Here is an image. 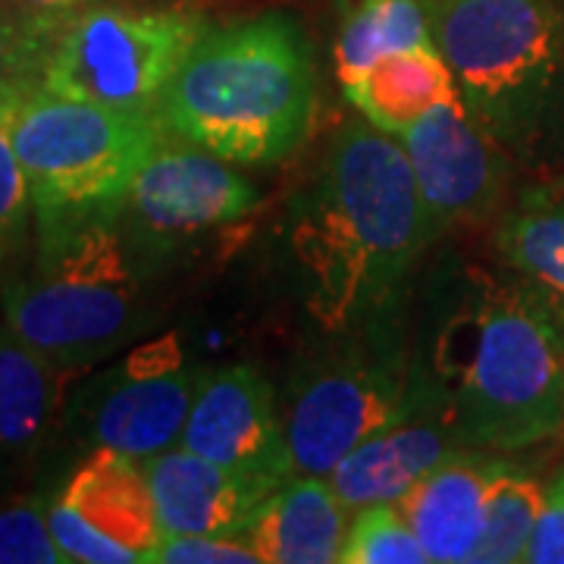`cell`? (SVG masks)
Listing matches in <instances>:
<instances>
[{"label":"cell","mask_w":564,"mask_h":564,"mask_svg":"<svg viewBox=\"0 0 564 564\" xmlns=\"http://www.w3.org/2000/svg\"><path fill=\"white\" fill-rule=\"evenodd\" d=\"M524 562L530 564H564V464L543 489V508L530 536Z\"/></svg>","instance_id":"obj_28"},{"label":"cell","mask_w":564,"mask_h":564,"mask_svg":"<svg viewBox=\"0 0 564 564\" xmlns=\"http://www.w3.org/2000/svg\"><path fill=\"white\" fill-rule=\"evenodd\" d=\"M282 248L304 314L323 336L402 321L411 273L430 248L402 141L367 120L343 122L289 202Z\"/></svg>","instance_id":"obj_1"},{"label":"cell","mask_w":564,"mask_h":564,"mask_svg":"<svg viewBox=\"0 0 564 564\" xmlns=\"http://www.w3.org/2000/svg\"><path fill=\"white\" fill-rule=\"evenodd\" d=\"M10 113H13V107L0 110V258L20 239L25 214L32 207L29 180H25V170L17 158L13 135H10Z\"/></svg>","instance_id":"obj_26"},{"label":"cell","mask_w":564,"mask_h":564,"mask_svg":"<svg viewBox=\"0 0 564 564\" xmlns=\"http://www.w3.org/2000/svg\"><path fill=\"white\" fill-rule=\"evenodd\" d=\"M0 564H69L39 502L0 511Z\"/></svg>","instance_id":"obj_25"},{"label":"cell","mask_w":564,"mask_h":564,"mask_svg":"<svg viewBox=\"0 0 564 564\" xmlns=\"http://www.w3.org/2000/svg\"><path fill=\"white\" fill-rule=\"evenodd\" d=\"M204 377L185 361L176 336L141 345L95 386L85 421L88 443L135 462L180 445Z\"/></svg>","instance_id":"obj_11"},{"label":"cell","mask_w":564,"mask_h":564,"mask_svg":"<svg viewBox=\"0 0 564 564\" xmlns=\"http://www.w3.org/2000/svg\"><path fill=\"white\" fill-rule=\"evenodd\" d=\"M496 470V455L462 448L430 474H423L399 499V508L414 527L433 564L470 562L480 540L486 492Z\"/></svg>","instance_id":"obj_16"},{"label":"cell","mask_w":564,"mask_h":564,"mask_svg":"<svg viewBox=\"0 0 564 564\" xmlns=\"http://www.w3.org/2000/svg\"><path fill=\"white\" fill-rule=\"evenodd\" d=\"M154 496L161 533H198V536H242L254 511L280 486L236 474L173 445L141 462Z\"/></svg>","instance_id":"obj_15"},{"label":"cell","mask_w":564,"mask_h":564,"mask_svg":"<svg viewBox=\"0 0 564 564\" xmlns=\"http://www.w3.org/2000/svg\"><path fill=\"white\" fill-rule=\"evenodd\" d=\"M433 389V370L404 355L402 321L326 336L295 367L282 402L295 477H329L355 445L402 421Z\"/></svg>","instance_id":"obj_7"},{"label":"cell","mask_w":564,"mask_h":564,"mask_svg":"<svg viewBox=\"0 0 564 564\" xmlns=\"http://www.w3.org/2000/svg\"><path fill=\"white\" fill-rule=\"evenodd\" d=\"M10 135L29 180L39 236H54L120 214L122 195L161 144L163 126L154 113L110 110L35 88L13 104Z\"/></svg>","instance_id":"obj_6"},{"label":"cell","mask_w":564,"mask_h":564,"mask_svg":"<svg viewBox=\"0 0 564 564\" xmlns=\"http://www.w3.org/2000/svg\"><path fill=\"white\" fill-rule=\"evenodd\" d=\"M51 51V17H39L17 3L0 7V110L41 88Z\"/></svg>","instance_id":"obj_23"},{"label":"cell","mask_w":564,"mask_h":564,"mask_svg":"<svg viewBox=\"0 0 564 564\" xmlns=\"http://www.w3.org/2000/svg\"><path fill=\"white\" fill-rule=\"evenodd\" d=\"M345 564H426L430 555L408 524L399 502L367 505L355 511L343 545Z\"/></svg>","instance_id":"obj_24"},{"label":"cell","mask_w":564,"mask_h":564,"mask_svg":"<svg viewBox=\"0 0 564 564\" xmlns=\"http://www.w3.org/2000/svg\"><path fill=\"white\" fill-rule=\"evenodd\" d=\"M207 25L195 10L144 0H104L51 17L41 88L110 110L154 113Z\"/></svg>","instance_id":"obj_8"},{"label":"cell","mask_w":564,"mask_h":564,"mask_svg":"<svg viewBox=\"0 0 564 564\" xmlns=\"http://www.w3.org/2000/svg\"><path fill=\"white\" fill-rule=\"evenodd\" d=\"M436 47L430 0H345L336 35V76L351 88L386 57Z\"/></svg>","instance_id":"obj_20"},{"label":"cell","mask_w":564,"mask_h":564,"mask_svg":"<svg viewBox=\"0 0 564 564\" xmlns=\"http://www.w3.org/2000/svg\"><path fill=\"white\" fill-rule=\"evenodd\" d=\"M555 3H558V7H562V10H564V0H555Z\"/></svg>","instance_id":"obj_31"},{"label":"cell","mask_w":564,"mask_h":564,"mask_svg":"<svg viewBox=\"0 0 564 564\" xmlns=\"http://www.w3.org/2000/svg\"><path fill=\"white\" fill-rule=\"evenodd\" d=\"M154 117L166 135L232 163H282L317 120V63L302 22L285 13L207 25Z\"/></svg>","instance_id":"obj_2"},{"label":"cell","mask_w":564,"mask_h":564,"mask_svg":"<svg viewBox=\"0 0 564 564\" xmlns=\"http://www.w3.org/2000/svg\"><path fill=\"white\" fill-rule=\"evenodd\" d=\"M180 445L270 486L295 477L273 386L248 364L220 367L204 377Z\"/></svg>","instance_id":"obj_13"},{"label":"cell","mask_w":564,"mask_h":564,"mask_svg":"<svg viewBox=\"0 0 564 564\" xmlns=\"http://www.w3.org/2000/svg\"><path fill=\"white\" fill-rule=\"evenodd\" d=\"M543 289V285H540ZM545 299H549V307H552V317H555V326H558V333H562L564 339V299L562 295H555V292H549V289H543Z\"/></svg>","instance_id":"obj_30"},{"label":"cell","mask_w":564,"mask_h":564,"mask_svg":"<svg viewBox=\"0 0 564 564\" xmlns=\"http://www.w3.org/2000/svg\"><path fill=\"white\" fill-rule=\"evenodd\" d=\"M348 508L326 477H292L254 511L242 540L261 564H333L343 558Z\"/></svg>","instance_id":"obj_17"},{"label":"cell","mask_w":564,"mask_h":564,"mask_svg":"<svg viewBox=\"0 0 564 564\" xmlns=\"http://www.w3.org/2000/svg\"><path fill=\"white\" fill-rule=\"evenodd\" d=\"M47 524L69 564H139L161 540L144 467L95 448L47 508Z\"/></svg>","instance_id":"obj_12"},{"label":"cell","mask_w":564,"mask_h":564,"mask_svg":"<svg viewBox=\"0 0 564 564\" xmlns=\"http://www.w3.org/2000/svg\"><path fill=\"white\" fill-rule=\"evenodd\" d=\"M492 245L518 276L564 299V182L527 188L505 210Z\"/></svg>","instance_id":"obj_21"},{"label":"cell","mask_w":564,"mask_h":564,"mask_svg":"<svg viewBox=\"0 0 564 564\" xmlns=\"http://www.w3.org/2000/svg\"><path fill=\"white\" fill-rule=\"evenodd\" d=\"M3 323L73 373L135 339L148 307L120 214L41 236L35 270L3 295Z\"/></svg>","instance_id":"obj_5"},{"label":"cell","mask_w":564,"mask_h":564,"mask_svg":"<svg viewBox=\"0 0 564 564\" xmlns=\"http://www.w3.org/2000/svg\"><path fill=\"white\" fill-rule=\"evenodd\" d=\"M69 377L0 323V452H32L51 433Z\"/></svg>","instance_id":"obj_18"},{"label":"cell","mask_w":564,"mask_h":564,"mask_svg":"<svg viewBox=\"0 0 564 564\" xmlns=\"http://www.w3.org/2000/svg\"><path fill=\"white\" fill-rule=\"evenodd\" d=\"M399 141L414 170L430 245L455 226L502 210L514 163L470 120L458 91L426 110Z\"/></svg>","instance_id":"obj_10"},{"label":"cell","mask_w":564,"mask_h":564,"mask_svg":"<svg viewBox=\"0 0 564 564\" xmlns=\"http://www.w3.org/2000/svg\"><path fill=\"white\" fill-rule=\"evenodd\" d=\"M261 207V192L236 163L163 132L132 176L120 223L144 245H176L242 223Z\"/></svg>","instance_id":"obj_9"},{"label":"cell","mask_w":564,"mask_h":564,"mask_svg":"<svg viewBox=\"0 0 564 564\" xmlns=\"http://www.w3.org/2000/svg\"><path fill=\"white\" fill-rule=\"evenodd\" d=\"M25 10L39 13V17H66V13H76L82 7H91V3H104V0H13Z\"/></svg>","instance_id":"obj_29"},{"label":"cell","mask_w":564,"mask_h":564,"mask_svg":"<svg viewBox=\"0 0 564 564\" xmlns=\"http://www.w3.org/2000/svg\"><path fill=\"white\" fill-rule=\"evenodd\" d=\"M148 564H261V558L242 536L161 533Z\"/></svg>","instance_id":"obj_27"},{"label":"cell","mask_w":564,"mask_h":564,"mask_svg":"<svg viewBox=\"0 0 564 564\" xmlns=\"http://www.w3.org/2000/svg\"><path fill=\"white\" fill-rule=\"evenodd\" d=\"M455 91V76L443 54L436 47H421L377 63L358 85L345 88V98L364 120L399 139L426 110Z\"/></svg>","instance_id":"obj_19"},{"label":"cell","mask_w":564,"mask_h":564,"mask_svg":"<svg viewBox=\"0 0 564 564\" xmlns=\"http://www.w3.org/2000/svg\"><path fill=\"white\" fill-rule=\"evenodd\" d=\"M436 51L470 120L533 176L564 170V10L555 0H430Z\"/></svg>","instance_id":"obj_4"},{"label":"cell","mask_w":564,"mask_h":564,"mask_svg":"<svg viewBox=\"0 0 564 564\" xmlns=\"http://www.w3.org/2000/svg\"><path fill=\"white\" fill-rule=\"evenodd\" d=\"M430 370L464 448L521 452L564 430V339L524 276H480L440 329Z\"/></svg>","instance_id":"obj_3"},{"label":"cell","mask_w":564,"mask_h":564,"mask_svg":"<svg viewBox=\"0 0 564 564\" xmlns=\"http://www.w3.org/2000/svg\"><path fill=\"white\" fill-rule=\"evenodd\" d=\"M540 508H543V486L530 477V470L496 458V470L486 492L484 530L474 545L470 564L524 562Z\"/></svg>","instance_id":"obj_22"},{"label":"cell","mask_w":564,"mask_h":564,"mask_svg":"<svg viewBox=\"0 0 564 564\" xmlns=\"http://www.w3.org/2000/svg\"><path fill=\"white\" fill-rule=\"evenodd\" d=\"M462 448L443 386L436 380V389L402 421L389 423L386 430L355 445L333 467L329 486L348 511L399 502L423 474H430L436 464Z\"/></svg>","instance_id":"obj_14"}]
</instances>
